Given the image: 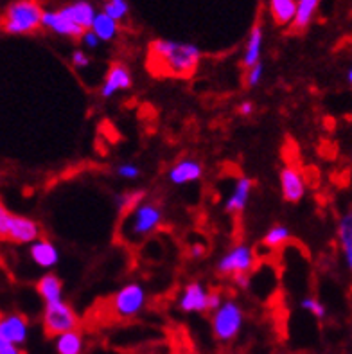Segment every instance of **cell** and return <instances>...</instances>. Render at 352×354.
Listing matches in <instances>:
<instances>
[{
	"label": "cell",
	"mask_w": 352,
	"mask_h": 354,
	"mask_svg": "<svg viewBox=\"0 0 352 354\" xmlns=\"http://www.w3.org/2000/svg\"><path fill=\"white\" fill-rule=\"evenodd\" d=\"M345 76H347V83H349V85H351V83H352V71H351V68H349Z\"/></svg>",
	"instance_id": "f35d334b"
},
{
	"label": "cell",
	"mask_w": 352,
	"mask_h": 354,
	"mask_svg": "<svg viewBox=\"0 0 352 354\" xmlns=\"http://www.w3.org/2000/svg\"><path fill=\"white\" fill-rule=\"evenodd\" d=\"M11 220H13V212H9L4 207V203H0V239H2V241H8V232Z\"/></svg>",
	"instance_id": "f546056e"
},
{
	"label": "cell",
	"mask_w": 352,
	"mask_h": 354,
	"mask_svg": "<svg viewBox=\"0 0 352 354\" xmlns=\"http://www.w3.org/2000/svg\"><path fill=\"white\" fill-rule=\"evenodd\" d=\"M254 189V180L248 176H239L234 184L232 193L225 200V211L227 212H243L248 205L250 194Z\"/></svg>",
	"instance_id": "2e32d148"
},
{
	"label": "cell",
	"mask_w": 352,
	"mask_h": 354,
	"mask_svg": "<svg viewBox=\"0 0 352 354\" xmlns=\"http://www.w3.org/2000/svg\"><path fill=\"white\" fill-rule=\"evenodd\" d=\"M41 26L50 29L56 35L67 36V38H81V35L85 32V29H81L72 20H68L59 9L58 11H44V15H41Z\"/></svg>",
	"instance_id": "9a60e30c"
},
{
	"label": "cell",
	"mask_w": 352,
	"mask_h": 354,
	"mask_svg": "<svg viewBox=\"0 0 352 354\" xmlns=\"http://www.w3.org/2000/svg\"><path fill=\"white\" fill-rule=\"evenodd\" d=\"M338 241L342 254H344L345 266L352 268V212L347 211L338 223Z\"/></svg>",
	"instance_id": "d6986e66"
},
{
	"label": "cell",
	"mask_w": 352,
	"mask_h": 354,
	"mask_svg": "<svg viewBox=\"0 0 352 354\" xmlns=\"http://www.w3.org/2000/svg\"><path fill=\"white\" fill-rule=\"evenodd\" d=\"M29 337V322L24 315H0V338L15 346H24Z\"/></svg>",
	"instance_id": "ba28073f"
},
{
	"label": "cell",
	"mask_w": 352,
	"mask_h": 354,
	"mask_svg": "<svg viewBox=\"0 0 352 354\" xmlns=\"http://www.w3.org/2000/svg\"><path fill=\"white\" fill-rule=\"evenodd\" d=\"M221 302H223V299H221V295H219V293L209 292V299H207V311H214L216 308L221 304Z\"/></svg>",
	"instance_id": "e575fe53"
},
{
	"label": "cell",
	"mask_w": 352,
	"mask_h": 354,
	"mask_svg": "<svg viewBox=\"0 0 352 354\" xmlns=\"http://www.w3.org/2000/svg\"><path fill=\"white\" fill-rule=\"evenodd\" d=\"M29 257L33 259L36 266L50 270L59 263V252L53 241L49 239H35L29 243Z\"/></svg>",
	"instance_id": "5bb4252c"
},
{
	"label": "cell",
	"mask_w": 352,
	"mask_h": 354,
	"mask_svg": "<svg viewBox=\"0 0 352 354\" xmlns=\"http://www.w3.org/2000/svg\"><path fill=\"white\" fill-rule=\"evenodd\" d=\"M0 354H24L20 346H15L11 342H6L0 338Z\"/></svg>",
	"instance_id": "836d02e7"
},
{
	"label": "cell",
	"mask_w": 352,
	"mask_h": 354,
	"mask_svg": "<svg viewBox=\"0 0 352 354\" xmlns=\"http://www.w3.org/2000/svg\"><path fill=\"white\" fill-rule=\"evenodd\" d=\"M59 11H62L68 20H72V22L76 24V26H80L81 29H85V31L86 29H90L92 20H94L95 13H98L94 4H90L89 0H77V2H72V4L63 6Z\"/></svg>",
	"instance_id": "e0dca14e"
},
{
	"label": "cell",
	"mask_w": 352,
	"mask_h": 354,
	"mask_svg": "<svg viewBox=\"0 0 352 354\" xmlns=\"http://www.w3.org/2000/svg\"><path fill=\"white\" fill-rule=\"evenodd\" d=\"M146 288L140 283H129L115 293L112 310L120 319H133L146 308Z\"/></svg>",
	"instance_id": "5b68a950"
},
{
	"label": "cell",
	"mask_w": 352,
	"mask_h": 354,
	"mask_svg": "<svg viewBox=\"0 0 352 354\" xmlns=\"http://www.w3.org/2000/svg\"><path fill=\"white\" fill-rule=\"evenodd\" d=\"M297 0H270V13L277 26H291Z\"/></svg>",
	"instance_id": "cb8c5ba5"
},
{
	"label": "cell",
	"mask_w": 352,
	"mask_h": 354,
	"mask_svg": "<svg viewBox=\"0 0 352 354\" xmlns=\"http://www.w3.org/2000/svg\"><path fill=\"white\" fill-rule=\"evenodd\" d=\"M129 234L133 238H146L155 232L164 221V211L155 202H140L128 214Z\"/></svg>",
	"instance_id": "277c9868"
},
{
	"label": "cell",
	"mask_w": 352,
	"mask_h": 354,
	"mask_svg": "<svg viewBox=\"0 0 352 354\" xmlns=\"http://www.w3.org/2000/svg\"><path fill=\"white\" fill-rule=\"evenodd\" d=\"M103 13L108 15L112 20H115V22L119 24L120 20H124L129 13L128 0H106V2H104Z\"/></svg>",
	"instance_id": "484cf974"
},
{
	"label": "cell",
	"mask_w": 352,
	"mask_h": 354,
	"mask_svg": "<svg viewBox=\"0 0 352 354\" xmlns=\"http://www.w3.org/2000/svg\"><path fill=\"white\" fill-rule=\"evenodd\" d=\"M133 85V77H131V72L126 67L124 63L115 62L112 63V67L108 68L106 80H104L103 86H101V95L104 99H110L120 92V90H128Z\"/></svg>",
	"instance_id": "30bf717a"
},
{
	"label": "cell",
	"mask_w": 352,
	"mask_h": 354,
	"mask_svg": "<svg viewBox=\"0 0 352 354\" xmlns=\"http://www.w3.org/2000/svg\"><path fill=\"white\" fill-rule=\"evenodd\" d=\"M38 293L45 304L63 301V284L54 274H45L38 283Z\"/></svg>",
	"instance_id": "603a6c76"
},
{
	"label": "cell",
	"mask_w": 352,
	"mask_h": 354,
	"mask_svg": "<svg viewBox=\"0 0 352 354\" xmlns=\"http://www.w3.org/2000/svg\"><path fill=\"white\" fill-rule=\"evenodd\" d=\"M54 338H56L54 347H56L58 354H83V351H85V340H83V335L77 329L62 333V335Z\"/></svg>",
	"instance_id": "ffe728a7"
},
{
	"label": "cell",
	"mask_w": 352,
	"mask_h": 354,
	"mask_svg": "<svg viewBox=\"0 0 352 354\" xmlns=\"http://www.w3.org/2000/svg\"><path fill=\"white\" fill-rule=\"evenodd\" d=\"M81 40H83L85 47H89V49H98L99 44H101L98 36H95L94 32L90 31V29H86V31L83 32V35H81Z\"/></svg>",
	"instance_id": "d6a6232c"
},
{
	"label": "cell",
	"mask_w": 352,
	"mask_h": 354,
	"mask_svg": "<svg viewBox=\"0 0 352 354\" xmlns=\"http://www.w3.org/2000/svg\"><path fill=\"white\" fill-rule=\"evenodd\" d=\"M281 189L286 202L297 203L306 194V182L297 167L286 166L281 169Z\"/></svg>",
	"instance_id": "7c38bea8"
},
{
	"label": "cell",
	"mask_w": 352,
	"mask_h": 354,
	"mask_svg": "<svg viewBox=\"0 0 352 354\" xmlns=\"http://www.w3.org/2000/svg\"><path fill=\"white\" fill-rule=\"evenodd\" d=\"M144 191H135V193H122L117 196L115 203H117V209L120 212H129L131 209L138 205L140 202H144Z\"/></svg>",
	"instance_id": "4316f807"
},
{
	"label": "cell",
	"mask_w": 352,
	"mask_h": 354,
	"mask_svg": "<svg viewBox=\"0 0 352 354\" xmlns=\"http://www.w3.org/2000/svg\"><path fill=\"white\" fill-rule=\"evenodd\" d=\"M209 290L201 283L194 281L183 288L178 297V310L183 313H205Z\"/></svg>",
	"instance_id": "9c48e42d"
},
{
	"label": "cell",
	"mask_w": 352,
	"mask_h": 354,
	"mask_svg": "<svg viewBox=\"0 0 352 354\" xmlns=\"http://www.w3.org/2000/svg\"><path fill=\"white\" fill-rule=\"evenodd\" d=\"M90 31L98 36L99 41H112L119 35V24L101 11V13H95Z\"/></svg>",
	"instance_id": "44dd1931"
},
{
	"label": "cell",
	"mask_w": 352,
	"mask_h": 354,
	"mask_svg": "<svg viewBox=\"0 0 352 354\" xmlns=\"http://www.w3.org/2000/svg\"><path fill=\"white\" fill-rule=\"evenodd\" d=\"M212 333L216 340L232 342L243 329L245 311L234 299H227L212 311Z\"/></svg>",
	"instance_id": "3957f363"
},
{
	"label": "cell",
	"mask_w": 352,
	"mask_h": 354,
	"mask_svg": "<svg viewBox=\"0 0 352 354\" xmlns=\"http://www.w3.org/2000/svg\"><path fill=\"white\" fill-rule=\"evenodd\" d=\"M205 245H201V243H194L191 247V257L192 259H201V257L205 256Z\"/></svg>",
	"instance_id": "8d00e7d4"
},
{
	"label": "cell",
	"mask_w": 352,
	"mask_h": 354,
	"mask_svg": "<svg viewBox=\"0 0 352 354\" xmlns=\"http://www.w3.org/2000/svg\"><path fill=\"white\" fill-rule=\"evenodd\" d=\"M103 2H106V0H103Z\"/></svg>",
	"instance_id": "ab89813d"
},
{
	"label": "cell",
	"mask_w": 352,
	"mask_h": 354,
	"mask_svg": "<svg viewBox=\"0 0 352 354\" xmlns=\"http://www.w3.org/2000/svg\"><path fill=\"white\" fill-rule=\"evenodd\" d=\"M291 239V230L284 225H275L272 229L268 230L266 236H264V247L268 248H279L281 245H284L286 241Z\"/></svg>",
	"instance_id": "d4e9b609"
},
{
	"label": "cell",
	"mask_w": 352,
	"mask_h": 354,
	"mask_svg": "<svg viewBox=\"0 0 352 354\" xmlns=\"http://www.w3.org/2000/svg\"><path fill=\"white\" fill-rule=\"evenodd\" d=\"M41 15L38 0H15L2 17V29L8 35H31L41 27Z\"/></svg>",
	"instance_id": "7a4b0ae2"
},
{
	"label": "cell",
	"mask_w": 352,
	"mask_h": 354,
	"mask_svg": "<svg viewBox=\"0 0 352 354\" xmlns=\"http://www.w3.org/2000/svg\"><path fill=\"white\" fill-rule=\"evenodd\" d=\"M234 283H236V286L241 288V290H248L250 288L248 274H236L234 275Z\"/></svg>",
	"instance_id": "d590c367"
},
{
	"label": "cell",
	"mask_w": 352,
	"mask_h": 354,
	"mask_svg": "<svg viewBox=\"0 0 352 354\" xmlns=\"http://www.w3.org/2000/svg\"><path fill=\"white\" fill-rule=\"evenodd\" d=\"M71 62L76 68H86L90 65V58L86 56V53H83V50H74L71 56Z\"/></svg>",
	"instance_id": "1f68e13d"
},
{
	"label": "cell",
	"mask_w": 352,
	"mask_h": 354,
	"mask_svg": "<svg viewBox=\"0 0 352 354\" xmlns=\"http://www.w3.org/2000/svg\"><path fill=\"white\" fill-rule=\"evenodd\" d=\"M203 176V166L194 158H182L167 171V178L174 185L194 184Z\"/></svg>",
	"instance_id": "4fadbf2b"
},
{
	"label": "cell",
	"mask_w": 352,
	"mask_h": 354,
	"mask_svg": "<svg viewBox=\"0 0 352 354\" xmlns=\"http://www.w3.org/2000/svg\"><path fill=\"white\" fill-rule=\"evenodd\" d=\"M77 324H80L77 315L65 301L45 304L44 329L49 337H58L62 333L77 329Z\"/></svg>",
	"instance_id": "8992f818"
},
{
	"label": "cell",
	"mask_w": 352,
	"mask_h": 354,
	"mask_svg": "<svg viewBox=\"0 0 352 354\" xmlns=\"http://www.w3.org/2000/svg\"><path fill=\"white\" fill-rule=\"evenodd\" d=\"M318 6H320V0H297L295 17L293 22H291V27H293L295 31H304L311 24Z\"/></svg>",
	"instance_id": "7402d4cb"
},
{
	"label": "cell",
	"mask_w": 352,
	"mask_h": 354,
	"mask_svg": "<svg viewBox=\"0 0 352 354\" xmlns=\"http://www.w3.org/2000/svg\"><path fill=\"white\" fill-rule=\"evenodd\" d=\"M237 112H239V115H252L254 113V103H250V101H245V103H241L239 108H237Z\"/></svg>",
	"instance_id": "74e56055"
},
{
	"label": "cell",
	"mask_w": 352,
	"mask_h": 354,
	"mask_svg": "<svg viewBox=\"0 0 352 354\" xmlns=\"http://www.w3.org/2000/svg\"><path fill=\"white\" fill-rule=\"evenodd\" d=\"M263 40H264L263 27L259 26V24H255V26L252 27V31H250L248 41H246V47H245V54H243V65H245L246 68L261 62Z\"/></svg>",
	"instance_id": "ac0fdd59"
},
{
	"label": "cell",
	"mask_w": 352,
	"mask_h": 354,
	"mask_svg": "<svg viewBox=\"0 0 352 354\" xmlns=\"http://www.w3.org/2000/svg\"><path fill=\"white\" fill-rule=\"evenodd\" d=\"M117 175L124 180H137L140 176V169L135 164H131V162H124V164H120L117 167Z\"/></svg>",
	"instance_id": "4dcf8cb0"
},
{
	"label": "cell",
	"mask_w": 352,
	"mask_h": 354,
	"mask_svg": "<svg viewBox=\"0 0 352 354\" xmlns=\"http://www.w3.org/2000/svg\"><path fill=\"white\" fill-rule=\"evenodd\" d=\"M38 238H40V225L27 216L13 214V220L9 225L8 241L18 243V245H29Z\"/></svg>",
	"instance_id": "8fae6325"
},
{
	"label": "cell",
	"mask_w": 352,
	"mask_h": 354,
	"mask_svg": "<svg viewBox=\"0 0 352 354\" xmlns=\"http://www.w3.org/2000/svg\"><path fill=\"white\" fill-rule=\"evenodd\" d=\"M264 76V65L261 62L248 67V72H246V85L255 88L257 85H261V81H263Z\"/></svg>",
	"instance_id": "f1b7e54d"
},
{
	"label": "cell",
	"mask_w": 352,
	"mask_h": 354,
	"mask_svg": "<svg viewBox=\"0 0 352 354\" xmlns=\"http://www.w3.org/2000/svg\"><path fill=\"white\" fill-rule=\"evenodd\" d=\"M149 59L153 67L165 76L187 77L198 68L201 50L187 41L155 40L149 47Z\"/></svg>",
	"instance_id": "6da1fadb"
},
{
	"label": "cell",
	"mask_w": 352,
	"mask_h": 354,
	"mask_svg": "<svg viewBox=\"0 0 352 354\" xmlns=\"http://www.w3.org/2000/svg\"><path fill=\"white\" fill-rule=\"evenodd\" d=\"M254 265V250L248 245H236L218 261V272L221 275L250 274Z\"/></svg>",
	"instance_id": "52a82bcc"
},
{
	"label": "cell",
	"mask_w": 352,
	"mask_h": 354,
	"mask_svg": "<svg viewBox=\"0 0 352 354\" xmlns=\"http://www.w3.org/2000/svg\"><path fill=\"white\" fill-rule=\"evenodd\" d=\"M300 308H302L304 311L311 313L313 317L318 320H324L327 317V308L322 304L318 299H315V297H306V299H302V301H300Z\"/></svg>",
	"instance_id": "83f0119b"
}]
</instances>
